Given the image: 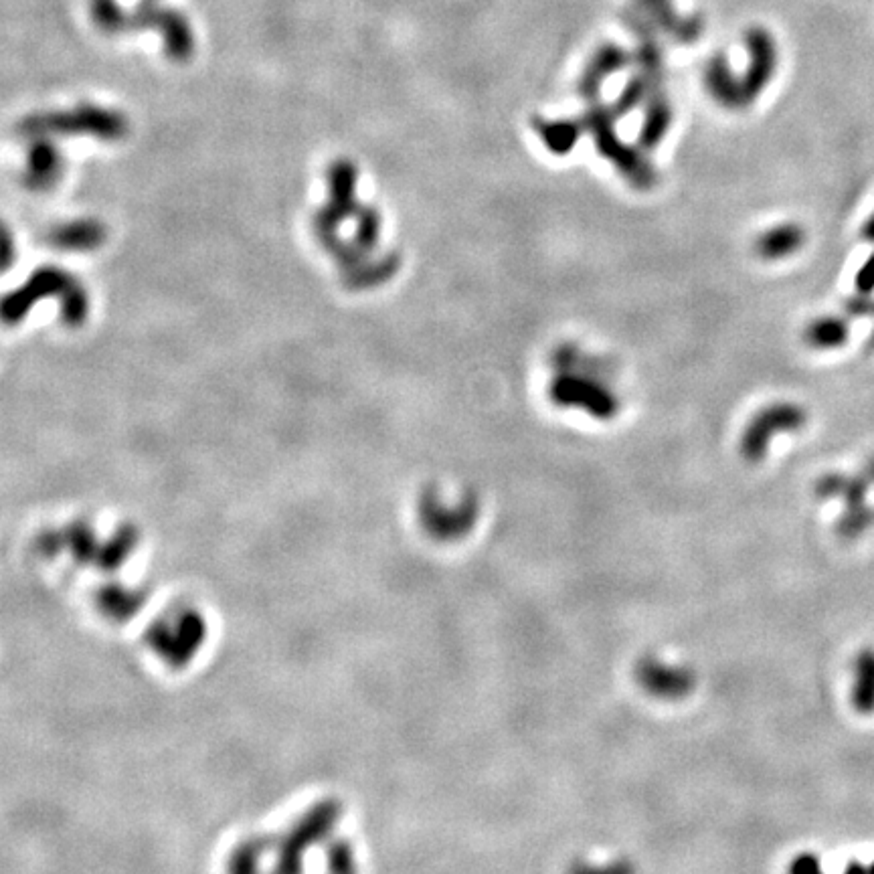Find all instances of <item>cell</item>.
Listing matches in <instances>:
<instances>
[{"instance_id": "cell-1", "label": "cell", "mask_w": 874, "mask_h": 874, "mask_svg": "<svg viewBox=\"0 0 874 874\" xmlns=\"http://www.w3.org/2000/svg\"><path fill=\"white\" fill-rule=\"evenodd\" d=\"M808 423V413L798 403H771L761 409L741 437V454L747 462H761L775 433L800 431Z\"/></svg>"}, {"instance_id": "cell-2", "label": "cell", "mask_w": 874, "mask_h": 874, "mask_svg": "<svg viewBox=\"0 0 874 874\" xmlns=\"http://www.w3.org/2000/svg\"><path fill=\"white\" fill-rule=\"evenodd\" d=\"M130 29H158L164 41V51L168 57L183 61L189 59L195 47V37L189 21L181 11L154 7L150 11L130 13Z\"/></svg>"}, {"instance_id": "cell-3", "label": "cell", "mask_w": 874, "mask_h": 874, "mask_svg": "<svg viewBox=\"0 0 874 874\" xmlns=\"http://www.w3.org/2000/svg\"><path fill=\"white\" fill-rule=\"evenodd\" d=\"M423 527L437 539H458L472 529L476 520V500L466 498L458 506H446L437 496H425L419 506Z\"/></svg>"}, {"instance_id": "cell-4", "label": "cell", "mask_w": 874, "mask_h": 874, "mask_svg": "<svg viewBox=\"0 0 874 874\" xmlns=\"http://www.w3.org/2000/svg\"><path fill=\"white\" fill-rule=\"evenodd\" d=\"M638 678L646 690L664 698H680L694 686V678L686 668H672L658 660H646L638 668Z\"/></svg>"}, {"instance_id": "cell-5", "label": "cell", "mask_w": 874, "mask_h": 874, "mask_svg": "<svg viewBox=\"0 0 874 874\" xmlns=\"http://www.w3.org/2000/svg\"><path fill=\"white\" fill-rule=\"evenodd\" d=\"M804 243H806V231L800 223H781L757 237L755 251L759 257L767 261H775L798 253L804 247Z\"/></svg>"}, {"instance_id": "cell-6", "label": "cell", "mask_w": 874, "mask_h": 874, "mask_svg": "<svg viewBox=\"0 0 874 874\" xmlns=\"http://www.w3.org/2000/svg\"><path fill=\"white\" fill-rule=\"evenodd\" d=\"M852 707L860 715L874 713V650L864 648L854 658V684H852Z\"/></svg>"}, {"instance_id": "cell-7", "label": "cell", "mask_w": 874, "mask_h": 874, "mask_svg": "<svg viewBox=\"0 0 874 874\" xmlns=\"http://www.w3.org/2000/svg\"><path fill=\"white\" fill-rule=\"evenodd\" d=\"M870 490V480L864 476H848V474H826L816 482V494L820 498H842L848 506L866 502Z\"/></svg>"}, {"instance_id": "cell-8", "label": "cell", "mask_w": 874, "mask_h": 874, "mask_svg": "<svg viewBox=\"0 0 874 874\" xmlns=\"http://www.w3.org/2000/svg\"><path fill=\"white\" fill-rule=\"evenodd\" d=\"M848 334H850L848 320L828 314V316H820V318L812 320L806 326L804 340L812 348H818V351H830V348H838V346L846 344Z\"/></svg>"}, {"instance_id": "cell-9", "label": "cell", "mask_w": 874, "mask_h": 874, "mask_svg": "<svg viewBox=\"0 0 874 874\" xmlns=\"http://www.w3.org/2000/svg\"><path fill=\"white\" fill-rule=\"evenodd\" d=\"M583 389L585 387L579 383L565 381V385H559L555 389V397L561 403H579L581 407H587L591 413L601 415V417L614 413L616 407H614V401H611L609 395H605L601 391H593V389H589V391H583Z\"/></svg>"}, {"instance_id": "cell-10", "label": "cell", "mask_w": 874, "mask_h": 874, "mask_svg": "<svg viewBox=\"0 0 874 874\" xmlns=\"http://www.w3.org/2000/svg\"><path fill=\"white\" fill-rule=\"evenodd\" d=\"M874 524V508L866 502L850 504L846 512L836 522V533L844 541H854L862 537Z\"/></svg>"}, {"instance_id": "cell-11", "label": "cell", "mask_w": 874, "mask_h": 874, "mask_svg": "<svg viewBox=\"0 0 874 874\" xmlns=\"http://www.w3.org/2000/svg\"><path fill=\"white\" fill-rule=\"evenodd\" d=\"M94 23L108 35L130 31V15L124 13L118 0H92L90 3Z\"/></svg>"}, {"instance_id": "cell-12", "label": "cell", "mask_w": 874, "mask_h": 874, "mask_svg": "<svg viewBox=\"0 0 874 874\" xmlns=\"http://www.w3.org/2000/svg\"><path fill=\"white\" fill-rule=\"evenodd\" d=\"M854 286H856L858 294H864V296L872 294V290H874V253L868 255V259L864 261V264L860 266V270L856 272Z\"/></svg>"}, {"instance_id": "cell-13", "label": "cell", "mask_w": 874, "mask_h": 874, "mask_svg": "<svg viewBox=\"0 0 874 874\" xmlns=\"http://www.w3.org/2000/svg\"><path fill=\"white\" fill-rule=\"evenodd\" d=\"M790 870L796 874H816L822 870V864H820V858L816 854L804 852V854L794 858V862L790 864Z\"/></svg>"}, {"instance_id": "cell-14", "label": "cell", "mask_w": 874, "mask_h": 874, "mask_svg": "<svg viewBox=\"0 0 874 874\" xmlns=\"http://www.w3.org/2000/svg\"><path fill=\"white\" fill-rule=\"evenodd\" d=\"M846 310L854 316H874V300H870L864 294H858L856 298L848 300Z\"/></svg>"}, {"instance_id": "cell-15", "label": "cell", "mask_w": 874, "mask_h": 874, "mask_svg": "<svg viewBox=\"0 0 874 874\" xmlns=\"http://www.w3.org/2000/svg\"><path fill=\"white\" fill-rule=\"evenodd\" d=\"M860 235H862V239L864 241H868V243H874V213L866 219V223L862 225V231H860Z\"/></svg>"}, {"instance_id": "cell-16", "label": "cell", "mask_w": 874, "mask_h": 874, "mask_svg": "<svg viewBox=\"0 0 874 874\" xmlns=\"http://www.w3.org/2000/svg\"><path fill=\"white\" fill-rule=\"evenodd\" d=\"M154 7H158V0H138V5H136L134 11L142 13V11H150Z\"/></svg>"}, {"instance_id": "cell-17", "label": "cell", "mask_w": 874, "mask_h": 874, "mask_svg": "<svg viewBox=\"0 0 874 874\" xmlns=\"http://www.w3.org/2000/svg\"><path fill=\"white\" fill-rule=\"evenodd\" d=\"M864 474H866V478L870 480V484H874V458H870V460L866 462V466H864Z\"/></svg>"}, {"instance_id": "cell-18", "label": "cell", "mask_w": 874, "mask_h": 874, "mask_svg": "<svg viewBox=\"0 0 874 874\" xmlns=\"http://www.w3.org/2000/svg\"><path fill=\"white\" fill-rule=\"evenodd\" d=\"M868 870H874V862H872V864H870V866H868Z\"/></svg>"}, {"instance_id": "cell-19", "label": "cell", "mask_w": 874, "mask_h": 874, "mask_svg": "<svg viewBox=\"0 0 874 874\" xmlns=\"http://www.w3.org/2000/svg\"><path fill=\"white\" fill-rule=\"evenodd\" d=\"M872 344H874V330H872Z\"/></svg>"}]
</instances>
